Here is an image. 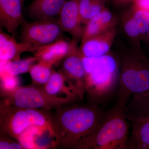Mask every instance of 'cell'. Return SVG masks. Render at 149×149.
I'll return each instance as SVG.
<instances>
[{
    "label": "cell",
    "mask_w": 149,
    "mask_h": 149,
    "mask_svg": "<svg viewBox=\"0 0 149 149\" xmlns=\"http://www.w3.org/2000/svg\"><path fill=\"white\" fill-rule=\"evenodd\" d=\"M67 104L50 113L54 145L64 149H88L106 113L98 105Z\"/></svg>",
    "instance_id": "1"
},
{
    "label": "cell",
    "mask_w": 149,
    "mask_h": 149,
    "mask_svg": "<svg viewBox=\"0 0 149 149\" xmlns=\"http://www.w3.org/2000/svg\"><path fill=\"white\" fill-rule=\"evenodd\" d=\"M86 72V94L89 103L100 105L117 88L119 62L113 53L98 57L82 55Z\"/></svg>",
    "instance_id": "2"
},
{
    "label": "cell",
    "mask_w": 149,
    "mask_h": 149,
    "mask_svg": "<svg viewBox=\"0 0 149 149\" xmlns=\"http://www.w3.org/2000/svg\"><path fill=\"white\" fill-rule=\"evenodd\" d=\"M119 62L116 100L129 101L131 96L149 91V62L139 48H125L117 54Z\"/></svg>",
    "instance_id": "3"
},
{
    "label": "cell",
    "mask_w": 149,
    "mask_h": 149,
    "mask_svg": "<svg viewBox=\"0 0 149 149\" xmlns=\"http://www.w3.org/2000/svg\"><path fill=\"white\" fill-rule=\"evenodd\" d=\"M128 103L125 100H116L114 106L106 112L103 122L88 149H127L129 127L125 111Z\"/></svg>",
    "instance_id": "4"
},
{
    "label": "cell",
    "mask_w": 149,
    "mask_h": 149,
    "mask_svg": "<svg viewBox=\"0 0 149 149\" xmlns=\"http://www.w3.org/2000/svg\"><path fill=\"white\" fill-rule=\"evenodd\" d=\"M47 111L18 107L3 101L0 108L1 133L17 140L22 133L32 126L49 129L53 132L50 113Z\"/></svg>",
    "instance_id": "5"
},
{
    "label": "cell",
    "mask_w": 149,
    "mask_h": 149,
    "mask_svg": "<svg viewBox=\"0 0 149 149\" xmlns=\"http://www.w3.org/2000/svg\"><path fill=\"white\" fill-rule=\"evenodd\" d=\"M6 103L22 108L50 110L77 101L68 97L52 95L37 85L19 86L3 97Z\"/></svg>",
    "instance_id": "6"
},
{
    "label": "cell",
    "mask_w": 149,
    "mask_h": 149,
    "mask_svg": "<svg viewBox=\"0 0 149 149\" xmlns=\"http://www.w3.org/2000/svg\"><path fill=\"white\" fill-rule=\"evenodd\" d=\"M21 42L37 48L63 39V32L58 18L50 19L25 20L22 24Z\"/></svg>",
    "instance_id": "7"
},
{
    "label": "cell",
    "mask_w": 149,
    "mask_h": 149,
    "mask_svg": "<svg viewBox=\"0 0 149 149\" xmlns=\"http://www.w3.org/2000/svg\"><path fill=\"white\" fill-rule=\"evenodd\" d=\"M77 44V40L74 39L71 40L69 51L61 61L60 71L64 75L70 88L82 100L86 93V72Z\"/></svg>",
    "instance_id": "8"
},
{
    "label": "cell",
    "mask_w": 149,
    "mask_h": 149,
    "mask_svg": "<svg viewBox=\"0 0 149 149\" xmlns=\"http://www.w3.org/2000/svg\"><path fill=\"white\" fill-rule=\"evenodd\" d=\"M80 0H68L58 18L63 32L68 33L77 42L84 33L79 8Z\"/></svg>",
    "instance_id": "9"
},
{
    "label": "cell",
    "mask_w": 149,
    "mask_h": 149,
    "mask_svg": "<svg viewBox=\"0 0 149 149\" xmlns=\"http://www.w3.org/2000/svg\"><path fill=\"white\" fill-rule=\"evenodd\" d=\"M25 0H0V23L1 26L15 37L19 26L25 21L23 16V6Z\"/></svg>",
    "instance_id": "10"
},
{
    "label": "cell",
    "mask_w": 149,
    "mask_h": 149,
    "mask_svg": "<svg viewBox=\"0 0 149 149\" xmlns=\"http://www.w3.org/2000/svg\"><path fill=\"white\" fill-rule=\"evenodd\" d=\"M116 35V28L82 41L79 49L83 56L98 57L110 52Z\"/></svg>",
    "instance_id": "11"
},
{
    "label": "cell",
    "mask_w": 149,
    "mask_h": 149,
    "mask_svg": "<svg viewBox=\"0 0 149 149\" xmlns=\"http://www.w3.org/2000/svg\"><path fill=\"white\" fill-rule=\"evenodd\" d=\"M39 48L23 42H18L11 35L0 30V59L1 62H7L20 59L22 54L25 52H35Z\"/></svg>",
    "instance_id": "12"
},
{
    "label": "cell",
    "mask_w": 149,
    "mask_h": 149,
    "mask_svg": "<svg viewBox=\"0 0 149 149\" xmlns=\"http://www.w3.org/2000/svg\"><path fill=\"white\" fill-rule=\"evenodd\" d=\"M118 22L114 14L108 9L105 8L86 24L81 42L116 28Z\"/></svg>",
    "instance_id": "13"
},
{
    "label": "cell",
    "mask_w": 149,
    "mask_h": 149,
    "mask_svg": "<svg viewBox=\"0 0 149 149\" xmlns=\"http://www.w3.org/2000/svg\"><path fill=\"white\" fill-rule=\"evenodd\" d=\"M70 42L62 39L41 47L34 53L38 63L52 67L60 62L69 51Z\"/></svg>",
    "instance_id": "14"
},
{
    "label": "cell",
    "mask_w": 149,
    "mask_h": 149,
    "mask_svg": "<svg viewBox=\"0 0 149 149\" xmlns=\"http://www.w3.org/2000/svg\"><path fill=\"white\" fill-rule=\"evenodd\" d=\"M68 0H34L27 8L29 16L35 20L58 17Z\"/></svg>",
    "instance_id": "15"
},
{
    "label": "cell",
    "mask_w": 149,
    "mask_h": 149,
    "mask_svg": "<svg viewBox=\"0 0 149 149\" xmlns=\"http://www.w3.org/2000/svg\"><path fill=\"white\" fill-rule=\"evenodd\" d=\"M132 131L127 149H149V115L131 118Z\"/></svg>",
    "instance_id": "16"
},
{
    "label": "cell",
    "mask_w": 149,
    "mask_h": 149,
    "mask_svg": "<svg viewBox=\"0 0 149 149\" xmlns=\"http://www.w3.org/2000/svg\"><path fill=\"white\" fill-rule=\"evenodd\" d=\"M44 90L50 95L58 96L65 94L67 97L80 100L74 91L70 88L63 74L61 71H53L49 79L44 86Z\"/></svg>",
    "instance_id": "17"
},
{
    "label": "cell",
    "mask_w": 149,
    "mask_h": 149,
    "mask_svg": "<svg viewBox=\"0 0 149 149\" xmlns=\"http://www.w3.org/2000/svg\"><path fill=\"white\" fill-rule=\"evenodd\" d=\"M120 21L123 32L131 41L132 47L138 48V41L141 35L138 24L130 8L122 13Z\"/></svg>",
    "instance_id": "18"
},
{
    "label": "cell",
    "mask_w": 149,
    "mask_h": 149,
    "mask_svg": "<svg viewBox=\"0 0 149 149\" xmlns=\"http://www.w3.org/2000/svg\"><path fill=\"white\" fill-rule=\"evenodd\" d=\"M37 61L36 57H30L24 59L17 60L3 63L1 69V73H6L14 76L23 74L29 71L32 66Z\"/></svg>",
    "instance_id": "19"
},
{
    "label": "cell",
    "mask_w": 149,
    "mask_h": 149,
    "mask_svg": "<svg viewBox=\"0 0 149 149\" xmlns=\"http://www.w3.org/2000/svg\"><path fill=\"white\" fill-rule=\"evenodd\" d=\"M106 0H80L79 8L81 20L86 25L96 15L106 8Z\"/></svg>",
    "instance_id": "20"
},
{
    "label": "cell",
    "mask_w": 149,
    "mask_h": 149,
    "mask_svg": "<svg viewBox=\"0 0 149 149\" xmlns=\"http://www.w3.org/2000/svg\"><path fill=\"white\" fill-rule=\"evenodd\" d=\"M46 130L52 131L49 129H45L38 126H32L22 133L17 140L23 149L37 148L36 141L37 136L42 134L43 131Z\"/></svg>",
    "instance_id": "21"
},
{
    "label": "cell",
    "mask_w": 149,
    "mask_h": 149,
    "mask_svg": "<svg viewBox=\"0 0 149 149\" xmlns=\"http://www.w3.org/2000/svg\"><path fill=\"white\" fill-rule=\"evenodd\" d=\"M29 72L33 84L44 86L49 79L53 70L50 67L38 63L32 66Z\"/></svg>",
    "instance_id": "22"
},
{
    "label": "cell",
    "mask_w": 149,
    "mask_h": 149,
    "mask_svg": "<svg viewBox=\"0 0 149 149\" xmlns=\"http://www.w3.org/2000/svg\"><path fill=\"white\" fill-rule=\"evenodd\" d=\"M130 8L138 24L141 35L148 33L149 29V12L135 4H132Z\"/></svg>",
    "instance_id": "23"
},
{
    "label": "cell",
    "mask_w": 149,
    "mask_h": 149,
    "mask_svg": "<svg viewBox=\"0 0 149 149\" xmlns=\"http://www.w3.org/2000/svg\"><path fill=\"white\" fill-rule=\"evenodd\" d=\"M1 92L3 97L13 92L19 87V81L17 76L1 73Z\"/></svg>",
    "instance_id": "24"
},
{
    "label": "cell",
    "mask_w": 149,
    "mask_h": 149,
    "mask_svg": "<svg viewBox=\"0 0 149 149\" xmlns=\"http://www.w3.org/2000/svg\"><path fill=\"white\" fill-rule=\"evenodd\" d=\"M1 133V141H0V149H23L19 143L12 142L10 139L8 138L7 135Z\"/></svg>",
    "instance_id": "25"
},
{
    "label": "cell",
    "mask_w": 149,
    "mask_h": 149,
    "mask_svg": "<svg viewBox=\"0 0 149 149\" xmlns=\"http://www.w3.org/2000/svg\"><path fill=\"white\" fill-rule=\"evenodd\" d=\"M139 0H112L115 5L117 6H124L129 4H133Z\"/></svg>",
    "instance_id": "26"
},
{
    "label": "cell",
    "mask_w": 149,
    "mask_h": 149,
    "mask_svg": "<svg viewBox=\"0 0 149 149\" xmlns=\"http://www.w3.org/2000/svg\"><path fill=\"white\" fill-rule=\"evenodd\" d=\"M133 4L149 12V0H139Z\"/></svg>",
    "instance_id": "27"
},
{
    "label": "cell",
    "mask_w": 149,
    "mask_h": 149,
    "mask_svg": "<svg viewBox=\"0 0 149 149\" xmlns=\"http://www.w3.org/2000/svg\"><path fill=\"white\" fill-rule=\"evenodd\" d=\"M148 35L149 37V29L148 31Z\"/></svg>",
    "instance_id": "28"
}]
</instances>
